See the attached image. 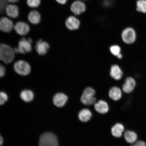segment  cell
Listing matches in <instances>:
<instances>
[{
	"mask_svg": "<svg viewBox=\"0 0 146 146\" xmlns=\"http://www.w3.org/2000/svg\"><path fill=\"white\" fill-rule=\"evenodd\" d=\"M14 50L5 44H0V60L5 64L11 63L14 59Z\"/></svg>",
	"mask_w": 146,
	"mask_h": 146,
	"instance_id": "cell-1",
	"label": "cell"
},
{
	"mask_svg": "<svg viewBox=\"0 0 146 146\" xmlns=\"http://www.w3.org/2000/svg\"><path fill=\"white\" fill-rule=\"evenodd\" d=\"M39 146H59L57 137L53 133L46 132L40 137Z\"/></svg>",
	"mask_w": 146,
	"mask_h": 146,
	"instance_id": "cell-2",
	"label": "cell"
},
{
	"mask_svg": "<svg viewBox=\"0 0 146 146\" xmlns=\"http://www.w3.org/2000/svg\"><path fill=\"white\" fill-rule=\"evenodd\" d=\"M96 91L91 87H88L83 91L81 98V101L83 104L90 106L95 104L96 98L95 97Z\"/></svg>",
	"mask_w": 146,
	"mask_h": 146,
	"instance_id": "cell-3",
	"label": "cell"
},
{
	"mask_svg": "<svg viewBox=\"0 0 146 146\" xmlns=\"http://www.w3.org/2000/svg\"><path fill=\"white\" fill-rule=\"evenodd\" d=\"M32 40L31 38L27 39L25 38L21 39L18 43V48L14 49L15 53L19 54H25L30 52L32 50Z\"/></svg>",
	"mask_w": 146,
	"mask_h": 146,
	"instance_id": "cell-4",
	"label": "cell"
},
{
	"mask_svg": "<svg viewBox=\"0 0 146 146\" xmlns=\"http://www.w3.org/2000/svg\"><path fill=\"white\" fill-rule=\"evenodd\" d=\"M87 5L81 0H76L71 3L70 10L75 16H80L87 10Z\"/></svg>",
	"mask_w": 146,
	"mask_h": 146,
	"instance_id": "cell-5",
	"label": "cell"
},
{
	"mask_svg": "<svg viewBox=\"0 0 146 146\" xmlns=\"http://www.w3.org/2000/svg\"><path fill=\"white\" fill-rule=\"evenodd\" d=\"M14 68L16 73L23 76H26L30 74L31 70L30 65L23 60H19L16 62L14 64Z\"/></svg>",
	"mask_w": 146,
	"mask_h": 146,
	"instance_id": "cell-6",
	"label": "cell"
},
{
	"mask_svg": "<svg viewBox=\"0 0 146 146\" xmlns=\"http://www.w3.org/2000/svg\"><path fill=\"white\" fill-rule=\"evenodd\" d=\"M121 38L123 41L127 44H130L134 42L136 39V33L132 28H126L122 31Z\"/></svg>",
	"mask_w": 146,
	"mask_h": 146,
	"instance_id": "cell-7",
	"label": "cell"
},
{
	"mask_svg": "<svg viewBox=\"0 0 146 146\" xmlns=\"http://www.w3.org/2000/svg\"><path fill=\"white\" fill-rule=\"evenodd\" d=\"M65 24L68 30L74 31L78 30L81 25V21L74 15H70L65 20Z\"/></svg>",
	"mask_w": 146,
	"mask_h": 146,
	"instance_id": "cell-8",
	"label": "cell"
},
{
	"mask_svg": "<svg viewBox=\"0 0 146 146\" xmlns=\"http://www.w3.org/2000/svg\"><path fill=\"white\" fill-rule=\"evenodd\" d=\"M14 25L12 21L6 17L0 19V30L5 33H10L14 28Z\"/></svg>",
	"mask_w": 146,
	"mask_h": 146,
	"instance_id": "cell-9",
	"label": "cell"
},
{
	"mask_svg": "<svg viewBox=\"0 0 146 146\" xmlns=\"http://www.w3.org/2000/svg\"><path fill=\"white\" fill-rule=\"evenodd\" d=\"M16 33L21 36L26 35L30 31V27L27 24L23 21H19L14 25Z\"/></svg>",
	"mask_w": 146,
	"mask_h": 146,
	"instance_id": "cell-10",
	"label": "cell"
},
{
	"mask_svg": "<svg viewBox=\"0 0 146 146\" xmlns=\"http://www.w3.org/2000/svg\"><path fill=\"white\" fill-rule=\"evenodd\" d=\"M68 100V97L65 94L62 93H58L54 96L53 102L56 106L62 107L65 105Z\"/></svg>",
	"mask_w": 146,
	"mask_h": 146,
	"instance_id": "cell-11",
	"label": "cell"
},
{
	"mask_svg": "<svg viewBox=\"0 0 146 146\" xmlns=\"http://www.w3.org/2000/svg\"><path fill=\"white\" fill-rule=\"evenodd\" d=\"M136 85L135 80L132 77H129L125 79L123 86V90L126 94H129L134 90Z\"/></svg>",
	"mask_w": 146,
	"mask_h": 146,
	"instance_id": "cell-12",
	"label": "cell"
},
{
	"mask_svg": "<svg viewBox=\"0 0 146 146\" xmlns=\"http://www.w3.org/2000/svg\"><path fill=\"white\" fill-rule=\"evenodd\" d=\"M123 136L127 143L132 145L138 140L137 134L134 131L127 129L123 133Z\"/></svg>",
	"mask_w": 146,
	"mask_h": 146,
	"instance_id": "cell-13",
	"label": "cell"
},
{
	"mask_svg": "<svg viewBox=\"0 0 146 146\" xmlns=\"http://www.w3.org/2000/svg\"><path fill=\"white\" fill-rule=\"evenodd\" d=\"M35 47L38 54L42 56L46 54L48 52L50 46L47 42L41 39L36 42Z\"/></svg>",
	"mask_w": 146,
	"mask_h": 146,
	"instance_id": "cell-14",
	"label": "cell"
},
{
	"mask_svg": "<svg viewBox=\"0 0 146 146\" xmlns=\"http://www.w3.org/2000/svg\"><path fill=\"white\" fill-rule=\"evenodd\" d=\"M125 130V126L120 123H117L111 128V133L113 136L117 138H121Z\"/></svg>",
	"mask_w": 146,
	"mask_h": 146,
	"instance_id": "cell-15",
	"label": "cell"
},
{
	"mask_svg": "<svg viewBox=\"0 0 146 146\" xmlns=\"http://www.w3.org/2000/svg\"><path fill=\"white\" fill-rule=\"evenodd\" d=\"M123 73L118 65H114L111 66L110 75L111 77L116 80H119L123 76Z\"/></svg>",
	"mask_w": 146,
	"mask_h": 146,
	"instance_id": "cell-16",
	"label": "cell"
},
{
	"mask_svg": "<svg viewBox=\"0 0 146 146\" xmlns=\"http://www.w3.org/2000/svg\"><path fill=\"white\" fill-rule=\"evenodd\" d=\"M96 110L100 114H106L108 112L109 106L106 102L103 100H99L94 104Z\"/></svg>",
	"mask_w": 146,
	"mask_h": 146,
	"instance_id": "cell-17",
	"label": "cell"
},
{
	"mask_svg": "<svg viewBox=\"0 0 146 146\" xmlns=\"http://www.w3.org/2000/svg\"><path fill=\"white\" fill-rule=\"evenodd\" d=\"M109 96V97L114 101H118L122 97L121 90L117 87H113L110 89Z\"/></svg>",
	"mask_w": 146,
	"mask_h": 146,
	"instance_id": "cell-18",
	"label": "cell"
},
{
	"mask_svg": "<svg viewBox=\"0 0 146 146\" xmlns=\"http://www.w3.org/2000/svg\"><path fill=\"white\" fill-rule=\"evenodd\" d=\"M6 13L9 17L15 18L18 17L19 14V10L17 5H10L7 7L6 9Z\"/></svg>",
	"mask_w": 146,
	"mask_h": 146,
	"instance_id": "cell-19",
	"label": "cell"
},
{
	"mask_svg": "<svg viewBox=\"0 0 146 146\" xmlns=\"http://www.w3.org/2000/svg\"><path fill=\"white\" fill-rule=\"evenodd\" d=\"M28 19L29 21L33 25H37L40 22V14L37 11L33 10L29 13Z\"/></svg>",
	"mask_w": 146,
	"mask_h": 146,
	"instance_id": "cell-20",
	"label": "cell"
},
{
	"mask_svg": "<svg viewBox=\"0 0 146 146\" xmlns=\"http://www.w3.org/2000/svg\"><path fill=\"white\" fill-rule=\"evenodd\" d=\"M78 118L82 122H87L90 120L92 116V113L89 109L82 110L78 113Z\"/></svg>",
	"mask_w": 146,
	"mask_h": 146,
	"instance_id": "cell-21",
	"label": "cell"
},
{
	"mask_svg": "<svg viewBox=\"0 0 146 146\" xmlns=\"http://www.w3.org/2000/svg\"><path fill=\"white\" fill-rule=\"evenodd\" d=\"M20 96L21 99L26 102L32 101L34 98V94L32 91L25 90L21 91Z\"/></svg>",
	"mask_w": 146,
	"mask_h": 146,
	"instance_id": "cell-22",
	"label": "cell"
},
{
	"mask_svg": "<svg viewBox=\"0 0 146 146\" xmlns=\"http://www.w3.org/2000/svg\"><path fill=\"white\" fill-rule=\"evenodd\" d=\"M136 10L138 12L146 13V0H138L136 2Z\"/></svg>",
	"mask_w": 146,
	"mask_h": 146,
	"instance_id": "cell-23",
	"label": "cell"
},
{
	"mask_svg": "<svg viewBox=\"0 0 146 146\" xmlns=\"http://www.w3.org/2000/svg\"><path fill=\"white\" fill-rule=\"evenodd\" d=\"M110 50L111 54L115 56H117L118 54H120L121 48L118 45H113L110 46Z\"/></svg>",
	"mask_w": 146,
	"mask_h": 146,
	"instance_id": "cell-24",
	"label": "cell"
},
{
	"mask_svg": "<svg viewBox=\"0 0 146 146\" xmlns=\"http://www.w3.org/2000/svg\"><path fill=\"white\" fill-rule=\"evenodd\" d=\"M41 0H27V4L33 8H37L40 4Z\"/></svg>",
	"mask_w": 146,
	"mask_h": 146,
	"instance_id": "cell-25",
	"label": "cell"
},
{
	"mask_svg": "<svg viewBox=\"0 0 146 146\" xmlns=\"http://www.w3.org/2000/svg\"><path fill=\"white\" fill-rule=\"evenodd\" d=\"M8 100V96L6 93L3 92H0V105H2Z\"/></svg>",
	"mask_w": 146,
	"mask_h": 146,
	"instance_id": "cell-26",
	"label": "cell"
},
{
	"mask_svg": "<svg viewBox=\"0 0 146 146\" xmlns=\"http://www.w3.org/2000/svg\"><path fill=\"white\" fill-rule=\"evenodd\" d=\"M130 146H146V142L143 140H138L134 144Z\"/></svg>",
	"mask_w": 146,
	"mask_h": 146,
	"instance_id": "cell-27",
	"label": "cell"
},
{
	"mask_svg": "<svg viewBox=\"0 0 146 146\" xmlns=\"http://www.w3.org/2000/svg\"><path fill=\"white\" fill-rule=\"evenodd\" d=\"M5 72V67L3 65L0 64V78L4 76Z\"/></svg>",
	"mask_w": 146,
	"mask_h": 146,
	"instance_id": "cell-28",
	"label": "cell"
},
{
	"mask_svg": "<svg viewBox=\"0 0 146 146\" xmlns=\"http://www.w3.org/2000/svg\"><path fill=\"white\" fill-rule=\"evenodd\" d=\"M68 0H56V2L61 5H65L66 4Z\"/></svg>",
	"mask_w": 146,
	"mask_h": 146,
	"instance_id": "cell-29",
	"label": "cell"
},
{
	"mask_svg": "<svg viewBox=\"0 0 146 146\" xmlns=\"http://www.w3.org/2000/svg\"><path fill=\"white\" fill-rule=\"evenodd\" d=\"M3 139L2 137L0 135V146L3 145Z\"/></svg>",
	"mask_w": 146,
	"mask_h": 146,
	"instance_id": "cell-30",
	"label": "cell"
},
{
	"mask_svg": "<svg viewBox=\"0 0 146 146\" xmlns=\"http://www.w3.org/2000/svg\"><path fill=\"white\" fill-rule=\"evenodd\" d=\"M8 1L10 3H15L19 1V0H8Z\"/></svg>",
	"mask_w": 146,
	"mask_h": 146,
	"instance_id": "cell-31",
	"label": "cell"
},
{
	"mask_svg": "<svg viewBox=\"0 0 146 146\" xmlns=\"http://www.w3.org/2000/svg\"><path fill=\"white\" fill-rule=\"evenodd\" d=\"M117 57L119 59H121L123 58V56H122V54L120 53L119 54H118V55L117 56Z\"/></svg>",
	"mask_w": 146,
	"mask_h": 146,
	"instance_id": "cell-32",
	"label": "cell"
},
{
	"mask_svg": "<svg viewBox=\"0 0 146 146\" xmlns=\"http://www.w3.org/2000/svg\"><path fill=\"white\" fill-rule=\"evenodd\" d=\"M82 1H89V0H81Z\"/></svg>",
	"mask_w": 146,
	"mask_h": 146,
	"instance_id": "cell-33",
	"label": "cell"
}]
</instances>
